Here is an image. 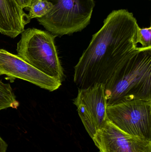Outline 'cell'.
I'll list each match as a JSON object with an SVG mask.
<instances>
[{"label": "cell", "instance_id": "cell-1", "mask_svg": "<svg viewBox=\"0 0 151 152\" xmlns=\"http://www.w3.org/2000/svg\"><path fill=\"white\" fill-rule=\"evenodd\" d=\"M138 26L127 10L109 14L74 67V81L78 88L105 85L122 63L141 50L136 42Z\"/></svg>", "mask_w": 151, "mask_h": 152}, {"label": "cell", "instance_id": "cell-2", "mask_svg": "<svg viewBox=\"0 0 151 152\" xmlns=\"http://www.w3.org/2000/svg\"><path fill=\"white\" fill-rule=\"evenodd\" d=\"M104 86L107 106L134 100L151 101V48L142 47Z\"/></svg>", "mask_w": 151, "mask_h": 152}, {"label": "cell", "instance_id": "cell-3", "mask_svg": "<svg viewBox=\"0 0 151 152\" xmlns=\"http://www.w3.org/2000/svg\"><path fill=\"white\" fill-rule=\"evenodd\" d=\"M56 37L33 28L25 29L17 44V55L42 73L62 82L64 75L55 45Z\"/></svg>", "mask_w": 151, "mask_h": 152}, {"label": "cell", "instance_id": "cell-4", "mask_svg": "<svg viewBox=\"0 0 151 152\" xmlns=\"http://www.w3.org/2000/svg\"><path fill=\"white\" fill-rule=\"evenodd\" d=\"M52 4L45 16L37 19L53 35L61 37L80 32L90 23L94 0H45Z\"/></svg>", "mask_w": 151, "mask_h": 152}, {"label": "cell", "instance_id": "cell-5", "mask_svg": "<svg viewBox=\"0 0 151 152\" xmlns=\"http://www.w3.org/2000/svg\"><path fill=\"white\" fill-rule=\"evenodd\" d=\"M109 121L130 135L151 141V101L134 100L109 105Z\"/></svg>", "mask_w": 151, "mask_h": 152}, {"label": "cell", "instance_id": "cell-6", "mask_svg": "<svg viewBox=\"0 0 151 152\" xmlns=\"http://www.w3.org/2000/svg\"><path fill=\"white\" fill-rule=\"evenodd\" d=\"M74 104L86 131L91 138L103 128L108 120L107 103L103 84L79 88Z\"/></svg>", "mask_w": 151, "mask_h": 152}, {"label": "cell", "instance_id": "cell-7", "mask_svg": "<svg viewBox=\"0 0 151 152\" xmlns=\"http://www.w3.org/2000/svg\"><path fill=\"white\" fill-rule=\"evenodd\" d=\"M28 81L50 92L58 89L62 82L47 75L23 60L17 54L0 49V76Z\"/></svg>", "mask_w": 151, "mask_h": 152}, {"label": "cell", "instance_id": "cell-8", "mask_svg": "<svg viewBox=\"0 0 151 152\" xmlns=\"http://www.w3.org/2000/svg\"><path fill=\"white\" fill-rule=\"evenodd\" d=\"M92 140L100 152H151V141L128 134L108 120Z\"/></svg>", "mask_w": 151, "mask_h": 152}, {"label": "cell", "instance_id": "cell-9", "mask_svg": "<svg viewBox=\"0 0 151 152\" xmlns=\"http://www.w3.org/2000/svg\"><path fill=\"white\" fill-rule=\"evenodd\" d=\"M31 19L16 0H0V33L12 38L25 30Z\"/></svg>", "mask_w": 151, "mask_h": 152}, {"label": "cell", "instance_id": "cell-10", "mask_svg": "<svg viewBox=\"0 0 151 152\" xmlns=\"http://www.w3.org/2000/svg\"><path fill=\"white\" fill-rule=\"evenodd\" d=\"M52 8V4L45 0H33L28 8L30 19L40 18L48 14Z\"/></svg>", "mask_w": 151, "mask_h": 152}, {"label": "cell", "instance_id": "cell-11", "mask_svg": "<svg viewBox=\"0 0 151 152\" xmlns=\"http://www.w3.org/2000/svg\"><path fill=\"white\" fill-rule=\"evenodd\" d=\"M136 43L141 44L142 47L151 48V27L141 28L138 26L137 31Z\"/></svg>", "mask_w": 151, "mask_h": 152}, {"label": "cell", "instance_id": "cell-12", "mask_svg": "<svg viewBox=\"0 0 151 152\" xmlns=\"http://www.w3.org/2000/svg\"><path fill=\"white\" fill-rule=\"evenodd\" d=\"M33 0H20V4L23 9H25L28 10V8L30 6Z\"/></svg>", "mask_w": 151, "mask_h": 152}, {"label": "cell", "instance_id": "cell-13", "mask_svg": "<svg viewBox=\"0 0 151 152\" xmlns=\"http://www.w3.org/2000/svg\"><path fill=\"white\" fill-rule=\"evenodd\" d=\"M8 144L0 137V152H6Z\"/></svg>", "mask_w": 151, "mask_h": 152}, {"label": "cell", "instance_id": "cell-14", "mask_svg": "<svg viewBox=\"0 0 151 152\" xmlns=\"http://www.w3.org/2000/svg\"><path fill=\"white\" fill-rule=\"evenodd\" d=\"M16 1H17V2L18 3V4H20V6H21V4H20V0H16Z\"/></svg>", "mask_w": 151, "mask_h": 152}, {"label": "cell", "instance_id": "cell-15", "mask_svg": "<svg viewBox=\"0 0 151 152\" xmlns=\"http://www.w3.org/2000/svg\"><path fill=\"white\" fill-rule=\"evenodd\" d=\"M150 1H151V0H150Z\"/></svg>", "mask_w": 151, "mask_h": 152}]
</instances>
